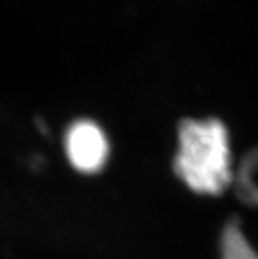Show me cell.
Segmentation results:
<instances>
[{
  "mask_svg": "<svg viewBox=\"0 0 258 259\" xmlns=\"http://www.w3.org/2000/svg\"><path fill=\"white\" fill-rule=\"evenodd\" d=\"M174 169L198 194L215 196L227 189L233 170L227 127L216 119L186 120L178 132Z\"/></svg>",
  "mask_w": 258,
  "mask_h": 259,
  "instance_id": "cell-1",
  "label": "cell"
},
{
  "mask_svg": "<svg viewBox=\"0 0 258 259\" xmlns=\"http://www.w3.org/2000/svg\"><path fill=\"white\" fill-rule=\"evenodd\" d=\"M64 146L70 166L84 174L101 170L109 159L107 136L91 120H79L70 125Z\"/></svg>",
  "mask_w": 258,
  "mask_h": 259,
  "instance_id": "cell-2",
  "label": "cell"
}]
</instances>
